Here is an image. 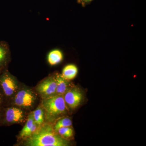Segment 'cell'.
Listing matches in <instances>:
<instances>
[{"mask_svg": "<svg viewBox=\"0 0 146 146\" xmlns=\"http://www.w3.org/2000/svg\"><path fill=\"white\" fill-rule=\"evenodd\" d=\"M63 96L66 104L72 109L78 106L82 100L81 92L76 88H71Z\"/></svg>", "mask_w": 146, "mask_h": 146, "instance_id": "52a82bcc", "label": "cell"}, {"mask_svg": "<svg viewBox=\"0 0 146 146\" xmlns=\"http://www.w3.org/2000/svg\"><path fill=\"white\" fill-rule=\"evenodd\" d=\"M13 98L12 102L15 106L26 110L33 108L38 100L37 94L30 88L26 87L19 88Z\"/></svg>", "mask_w": 146, "mask_h": 146, "instance_id": "3957f363", "label": "cell"}, {"mask_svg": "<svg viewBox=\"0 0 146 146\" xmlns=\"http://www.w3.org/2000/svg\"><path fill=\"white\" fill-rule=\"evenodd\" d=\"M93 1L94 0H77V3L81 5L83 7H85Z\"/></svg>", "mask_w": 146, "mask_h": 146, "instance_id": "e0dca14e", "label": "cell"}, {"mask_svg": "<svg viewBox=\"0 0 146 146\" xmlns=\"http://www.w3.org/2000/svg\"><path fill=\"white\" fill-rule=\"evenodd\" d=\"M6 105V102L3 94L0 89V108L4 107Z\"/></svg>", "mask_w": 146, "mask_h": 146, "instance_id": "2e32d148", "label": "cell"}, {"mask_svg": "<svg viewBox=\"0 0 146 146\" xmlns=\"http://www.w3.org/2000/svg\"><path fill=\"white\" fill-rule=\"evenodd\" d=\"M56 82L54 76H50L40 82L35 87L37 94L42 99L46 98L56 95Z\"/></svg>", "mask_w": 146, "mask_h": 146, "instance_id": "8992f818", "label": "cell"}, {"mask_svg": "<svg viewBox=\"0 0 146 146\" xmlns=\"http://www.w3.org/2000/svg\"><path fill=\"white\" fill-rule=\"evenodd\" d=\"M78 69L74 64H69L65 66L62 71L61 75L63 78L67 80L74 79L78 74Z\"/></svg>", "mask_w": 146, "mask_h": 146, "instance_id": "8fae6325", "label": "cell"}, {"mask_svg": "<svg viewBox=\"0 0 146 146\" xmlns=\"http://www.w3.org/2000/svg\"><path fill=\"white\" fill-rule=\"evenodd\" d=\"M27 146H68L69 141L60 136L51 126L46 125L37 128L31 136L25 138Z\"/></svg>", "mask_w": 146, "mask_h": 146, "instance_id": "6da1fadb", "label": "cell"}, {"mask_svg": "<svg viewBox=\"0 0 146 146\" xmlns=\"http://www.w3.org/2000/svg\"><path fill=\"white\" fill-rule=\"evenodd\" d=\"M41 106L44 111L45 117L48 121L52 122L68 112L63 95L42 99Z\"/></svg>", "mask_w": 146, "mask_h": 146, "instance_id": "7a4b0ae2", "label": "cell"}, {"mask_svg": "<svg viewBox=\"0 0 146 146\" xmlns=\"http://www.w3.org/2000/svg\"><path fill=\"white\" fill-rule=\"evenodd\" d=\"M56 132L63 138H70L73 136V131L70 127H65L58 129Z\"/></svg>", "mask_w": 146, "mask_h": 146, "instance_id": "9a60e30c", "label": "cell"}, {"mask_svg": "<svg viewBox=\"0 0 146 146\" xmlns=\"http://www.w3.org/2000/svg\"><path fill=\"white\" fill-rule=\"evenodd\" d=\"M38 126L34 122L33 112L29 114L25 126L19 134V138L25 139L34 133L37 129Z\"/></svg>", "mask_w": 146, "mask_h": 146, "instance_id": "9c48e42d", "label": "cell"}, {"mask_svg": "<svg viewBox=\"0 0 146 146\" xmlns=\"http://www.w3.org/2000/svg\"><path fill=\"white\" fill-rule=\"evenodd\" d=\"M72 125V121L70 118L64 117L60 119L56 123L54 127V129L56 131L60 128L65 127H71Z\"/></svg>", "mask_w": 146, "mask_h": 146, "instance_id": "5bb4252c", "label": "cell"}, {"mask_svg": "<svg viewBox=\"0 0 146 146\" xmlns=\"http://www.w3.org/2000/svg\"><path fill=\"white\" fill-rule=\"evenodd\" d=\"M11 60L9 45L5 41H0V70L7 69Z\"/></svg>", "mask_w": 146, "mask_h": 146, "instance_id": "ba28073f", "label": "cell"}, {"mask_svg": "<svg viewBox=\"0 0 146 146\" xmlns=\"http://www.w3.org/2000/svg\"><path fill=\"white\" fill-rule=\"evenodd\" d=\"M54 77L56 82V95H64L71 88L69 80L65 79L60 74H55Z\"/></svg>", "mask_w": 146, "mask_h": 146, "instance_id": "30bf717a", "label": "cell"}, {"mask_svg": "<svg viewBox=\"0 0 146 146\" xmlns=\"http://www.w3.org/2000/svg\"><path fill=\"white\" fill-rule=\"evenodd\" d=\"M63 59V54L60 50L54 49L51 51L48 55V60L51 65H57Z\"/></svg>", "mask_w": 146, "mask_h": 146, "instance_id": "7c38bea8", "label": "cell"}, {"mask_svg": "<svg viewBox=\"0 0 146 146\" xmlns=\"http://www.w3.org/2000/svg\"><path fill=\"white\" fill-rule=\"evenodd\" d=\"M18 80L7 69L0 74V89L5 98L6 104L12 99L19 89Z\"/></svg>", "mask_w": 146, "mask_h": 146, "instance_id": "277c9868", "label": "cell"}, {"mask_svg": "<svg viewBox=\"0 0 146 146\" xmlns=\"http://www.w3.org/2000/svg\"><path fill=\"white\" fill-rule=\"evenodd\" d=\"M3 107L0 108V126L2 125L3 119Z\"/></svg>", "mask_w": 146, "mask_h": 146, "instance_id": "ac0fdd59", "label": "cell"}, {"mask_svg": "<svg viewBox=\"0 0 146 146\" xmlns=\"http://www.w3.org/2000/svg\"><path fill=\"white\" fill-rule=\"evenodd\" d=\"M33 115L35 123L39 127L42 125L44 122L45 119L44 111L42 106H38L33 112Z\"/></svg>", "mask_w": 146, "mask_h": 146, "instance_id": "4fadbf2b", "label": "cell"}, {"mask_svg": "<svg viewBox=\"0 0 146 146\" xmlns=\"http://www.w3.org/2000/svg\"><path fill=\"white\" fill-rule=\"evenodd\" d=\"M3 70H0V74H1V72H2Z\"/></svg>", "mask_w": 146, "mask_h": 146, "instance_id": "d6986e66", "label": "cell"}, {"mask_svg": "<svg viewBox=\"0 0 146 146\" xmlns=\"http://www.w3.org/2000/svg\"><path fill=\"white\" fill-rule=\"evenodd\" d=\"M3 109L2 125L22 123L27 120L26 114L24 109L16 106H4Z\"/></svg>", "mask_w": 146, "mask_h": 146, "instance_id": "5b68a950", "label": "cell"}]
</instances>
